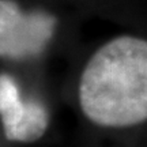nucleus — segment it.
Returning a JSON list of instances; mask_svg holds the SVG:
<instances>
[{"instance_id":"f03ea898","label":"nucleus","mask_w":147,"mask_h":147,"mask_svg":"<svg viewBox=\"0 0 147 147\" xmlns=\"http://www.w3.org/2000/svg\"><path fill=\"white\" fill-rule=\"evenodd\" d=\"M56 19L45 12H23L14 0H0V57L27 60L41 55Z\"/></svg>"},{"instance_id":"f257e3e1","label":"nucleus","mask_w":147,"mask_h":147,"mask_svg":"<svg viewBox=\"0 0 147 147\" xmlns=\"http://www.w3.org/2000/svg\"><path fill=\"white\" fill-rule=\"evenodd\" d=\"M79 104L91 123L123 128L147 120V41L121 36L91 56L79 82Z\"/></svg>"},{"instance_id":"7ed1b4c3","label":"nucleus","mask_w":147,"mask_h":147,"mask_svg":"<svg viewBox=\"0 0 147 147\" xmlns=\"http://www.w3.org/2000/svg\"><path fill=\"white\" fill-rule=\"evenodd\" d=\"M0 117L8 140L32 143L45 134L49 124L47 108L38 101H25L14 79L0 74Z\"/></svg>"}]
</instances>
